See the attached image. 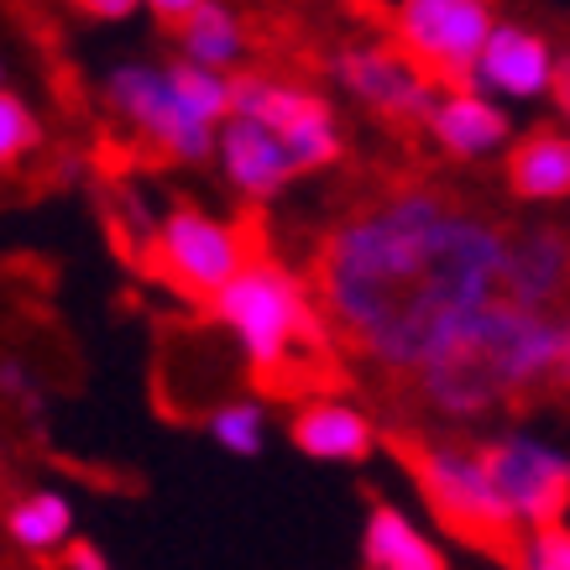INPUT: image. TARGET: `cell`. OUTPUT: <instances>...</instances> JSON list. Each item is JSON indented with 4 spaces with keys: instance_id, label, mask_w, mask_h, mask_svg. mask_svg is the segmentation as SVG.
Listing matches in <instances>:
<instances>
[{
    "instance_id": "obj_1",
    "label": "cell",
    "mask_w": 570,
    "mask_h": 570,
    "mask_svg": "<svg viewBox=\"0 0 570 570\" xmlns=\"http://www.w3.org/2000/svg\"><path fill=\"white\" fill-rule=\"evenodd\" d=\"M513 230L434 184H397L330 225L309 262L330 335L377 377L409 382L455 320L502 294Z\"/></svg>"
},
{
    "instance_id": "obj_2",
    "label": "cell",
    "mask_w": 570,
    "mask_h": 570,
    "mask_svg": "<svg viewBox=\"0 0 570 570\" xmlns=\"http://www.w3.org/2000/svg\"><path fill=\"white\" fill-rule=\"evenodd\" d=\"M393 393L409 414L450 424L570 397V314L513 294L487 298L450 325L430 362Z\"/></svg>"
},
{
    "instance_id": "obj_3",
    "label": "cell",
    "mask_w": 570,
    "mask_h": 570,
    "mask_svg": "<svg viewBox=\"0 0 570 570\" xmlns=\"http://www.w3.org/2000/svg\"><path fill=\"white\" fill-rule=\"evenodd\" d=\"M209 309L236 335L252 377L267 393L304 397V393H325V387L341 382V362L330 351L335 335H330L314 294L288 267H277L267 257H252L242 273L225 283Z\"/></svg>"
},
{
    "instance_id": "obj_4",
    "label": "cell",
    "mask_w": 570,
    "mask_h": 570,
    "mask_svg": "<svg viewBox=\"0 0 570 570\" xmlns=\"http://www.w3.org/2000/svg\"><path fill=\"white\" fill-rule=\"evenodd\" d=\"M393 450L434 508V519L445 523L455 539H466L476 550H513L523 560L519 529L523 523L508 513L492 471H487L482 445L471 440H434V434H393ZM529 534V529H523Z\"/></svg>"
},
{
    "instance_id": "obj_5",
    "label": "cell",
    "mask_w": 570,
    "mask_h": 570,
    "mask_svg": "<svg viewBox=\"0 0 570 570\" xmlns=\"http://www.w3.org/2000/svg\"><path fill=\"white\" fill-rule=\"evenodd\" d=\"M487 37V0H397L387 11V42H397V52L440 89H471Z\"/></svg>"
},
{
    "instance_id": "obj_6",
    "label": "cell",
    "mask_w": 570,
    "mask_h": 570,
    "mask_svg": "<svg viewBox=\"0 0 570 570\" xmlns=\"http://www.w3.org/2000/svg\"><path fill=\"white\" fill-rule=\"evenodd\" d=\"M246 262H252V252H246L242 230L209 220L189 205L174 209L141 246V273L168 283L178 298H194V304H215L220 288Z\"/></svg>"
},
{
    "instance_id": "obj_7",
    "label": "cell",
    "mask_w": 570,
    "mask_h": 570,
    "mask_svg": "<svg viewBox=\"0 0 570 570\" xmlns=\"http://www.w3.org/2000/svg\"><path fill=\"white\" fill-rule=\"evenodd\" d=\"M487 471L498 482L508 513L523 529H544V523H566L570 513V455L539 445L529 434H502L482 445Z\"/></svg>"
},
{
    "instance_id": "obj_8",
    "label": "cell",
    "mask_w": 570,
    "mask_h": 570,
    "mask_svg": "<svg viewBox=\"0 0 570 570\" xmlns=\"http://www.w3.org/2000/svg\"><path fill=\"white\" fill-rule=\"evenodd\" d=\"M105 100L137 131L141 147H153L163 157H205L209 153V121H199L189 105L178 100V89L168 73L153 69H116L105 85Z\"/></svg>"
},
{
    "instance_id": "obj_9",
    "label": "cell",
    "mask_w": 570,
    "mask_h": 570,
    "mask_svg": "<svg viewBox=\"0 0 570 570\" xmlns=\"http://www.w3.org/2000/svg\"><path fill=\"white\" fill-rule=\"evenodd\" d=\"M230 116H252V121L273 126L277 137L288 141V153H294L298 174H309V168H330L335 157H341V137H335V116H330V105L309 89H294V85H273V79H262V73H242V79H230Z\"/></svg>"
},
{
    "instance_id": "obj_10",
    "label": "cell",
    "mask_w": 570,
    "mask_h": 570,
    "mask_svg": "<svg viewBox=\"0 0 570 570\" xmlns=\"http://www.w3.org/2000/svg\"><path fill=\"white\" fill-rule=\"evenodd\" d=\"M335 69L346 79V89L362 105H372L382 121L397 131H419L434 121V85L397 52V42L382 48H346L335 58Z\"/></svg>"
},
{
    "instance_id": "obj_11",
    "label": "cell",
    "mask_w": 570,
    "mask_h": 570,
    "mask_svg": "<svg viewBox=\"0 0 570 570\" xmlns=\"http://www.w3.org/2000/svg\"><path fill=\"white\" fill-rule=\"evenodd\" d=\"M220 157H225V174H230V184H236L246 199H273V194L298 174L288 141L277 137L273 126L252 121V116H236V121L225 126Z\"/></svg>"
},
{
    "instance_id": "obj_12",
    "label": "cell",
    "mask_w": 570,
    "mask_h": 570,
    "mask_svg": "<svg viewBox=\"0 0 570 570\" xmlns=\"http://www.w3.org/2000/svg\"><path fill=\"white\" fill-rule=\"evenodd\" d=\"M570 283V236L534 225V230H513L508 242V267H502V294L523 298V304H554Z\"/></svg>"
},
{
    "instance_id": "obj_13",
    "label": "cell",
    "mask_w": 570,
    "mask_h": 570,
    "mask_svg": "<svg viewBox=\"0 0 570 570\" xmlns=\"http://www.w3.org/2000/svg\"><path fill=\"white\" fill-rule=\"evenodd\" d=\"M294 445L314 461H366L377 450V430L362 409H351L341 397H309L294 414Z\"/></svg>"
},
{
    "instance_id": "obj_14",
    "label": "cell",
    "mask_w": 570,
    "mask_h": 570,
    "mask_svg": "<svg viewBox=\"0 0 570 570\" xmlns=\"http://www.w3.org/2000/svg\"><path fill=\"white\" fill-rule=\"evenodd\" d=\"M502 174H508V189L519 194V199H529V205L570 199V137L554 131V126H534L508 153Z\"/></svg>"
},
{
    "instance_id": "obj_15",
    "label": "cell",
    "mask_w": 570,
    "mask_h": 570,
    "mask_svg": "<svg viewBox=\"0 0 570 570\" xmlns=\"http://www.w3.org/2000/svg\"><path fill=\"white\" fill-rule=\"evenodd\" d=\"M430 131L450 157H482L508 137V116L498 105H487L482 95H471V89H450V100L434 105Z\"/></svg>"
},
{
    "instance_id": "obj_16",
    "label": "cell",
    "mask_w": 570,
    "mask_h": 570,
    "mask_svg": "<svg viewBox=\"0 0 570 570\" xmlns=\"http://www.w3.org/2000/svg\"><path fill=\"white\" fill-rule=\"evenodd\" d=\"M550 52L534 32H519V27H498L482 48V79L502 95H539L550 85Z\"/></svg>"
},
{
    "instance_id": "obj_17",
    "label": "cell",
    "mask_w": 570,
    "mask_h": 570,
    "mask_svg": "<svg viewBox=\"0 0 570 570\" xmlns=\"http://www.w3.org/2000/svg\"><path fill=\"white\" fill-rule=\"evenodd\" d=\"M362 550H366V570H445L440 550L397 513L393 502H372Z\"/></svg>"
},
{
    "instance_id": "obj_18",
    "label": "cell",
    "mask_w": 570,
    "mask_h": 570,
    "mask_svg": "<svg viewBox=\"0 0 570 570\" xmlns=\"http://www.w3.org/2000/svg\"><path fill=\"white\" fill-rule=\"evenodd\" d=\"M69 502L58 492H32L6 513V534L11 544H21L27 554H48V550H69Z\"/></svg>"
},
{
    "instance_id": "obj_19",
    "label": "cell",
    "mask_w": 570,
    "mask_h": 570,
    "mask_svg": "<svg viewBox=\"0 0 570 570\" xmlns=\"http://www.w3.org/2000/svg\"><path fill=\"white\" fill-rule=\"evenodd\" d=\"M178 37H184V52H189L194 63H205V69H225V63L246 48L242 21L230 17L225 6H209V0L178 27Z\"/></svg>"
},
{
    "instance_id": "obj_20",
    "label": "cell",
    "mask_w": 570,
    "mask_h": 570,
    "mask_svg": "<svg viewBox=\"0 0 570 570\" xmlns=\"http://www.w3.org/2000/svg\"><path fill=\"white\" fill-rule=\"evenodd\" d=\"M168 79H174V89H178V100L189 105L199 121H225L236 105H230V79H215V73L205 69V63H174L168 69Z\"/></svg>"
},
{
    "instance_id": "obj_21",
    "label": "cell",
    "mask_w": 570,
    "mask_h": 570,
    "mask_svg": "<svg viewBox=\"0 0 570 570\" xmlns=\"http://www.w3.org/2000/svg\"><path fill=\"white\" fill-rule=\"evenodd\" d=\"M209 434L236 455H257L262 450V409L257 403H220L209 414Z\"/></svg>"
},
{
    "instance_id": "obj_22",
    "label": "cell",
    "mask_w": 570,
    "mask_h": 570,
    "mask_svg": "<svg viewBox=\"0 0 570 570\" xmlns=\"http://www.w3.org/2000/svg\"><path fill=\"white\" fill-rule=\"evenodd\" d=\"M37 141H42V126H37L32 110L6 89V95H0V157H6V168H17Z\"/></svg>"
},
{
    "instance_id": "obj_23",
    "label": "cell",
    "mask_w": 570,
    "mask_h": 570,
    "mask_svg": "<svg viewBox=\"0 0 570 570\" xmlns=\"http://www.w3.org/2000/svg\"><path fill=\"white\" fill-rule=\"evenodd\" d=\"M523 570H570V529L566 523L529 529V539H523Z\"/></svg>"
},
{
    "instance_id": "obj_24",
    "label": "cell",
    "mask_w": 570,
    "mask_h": 570,
    "mask_svg": "<svg viewBox=\"0 0 570 570\" xmlns=\"http://www.w3.org/2000/svg\"><path fill=\"white\" fill-rule=\"evenodd\" d=\"M147 6H153V17L163 21L168 32H178V27H184V21H189L194 11L205 6V0H147Z\"/></svg>"
},
{
    "instance_id": "obj_25",
    "label": "cell",
    "mask_w": 570,
    "mask_h": 570,
    "mask_svg": "<svg viewBox=\"0 0 570 570\" xmlns=\"http://www.w3.org/2000/svg\"><path fill=\"white\" fill-rule=\"evenodd\" d=\"M73 11H85V17H100V21H116V17H126L137 0H69Z\"/></svg>"
},
{
    "instance_id": "obj_26",
    "label": "cell",
    "mask_w": 570,
    "mask_h": 570,
    "mask_svg": "<svg viewBox=\"0 0 570 570\" xmlns=\"http://www.w3.org/2000/svg\"><path fill=\"white\" fill-rule=\"evenodd\" d=\"M63 570H110V566H105V554L95 544H69L63 550Z\"/></svg>"
},
{
    "instance_id": "obj_27",
    "label": "cell",
    "mask_w": 570,
    "mask_h": 570,
    "mask_svg": "<svg viewBox=\"0 0 570 570\" xmlns=\"http://www.w3.org/2000/svg\"><path fill=\"white\" fill-rule=\"evenodd\" d=\"M550 89H554V105H560V110H566V116H570V58H566V63H560V69L550 73Z\"/></svg>"
}]
</instances>
